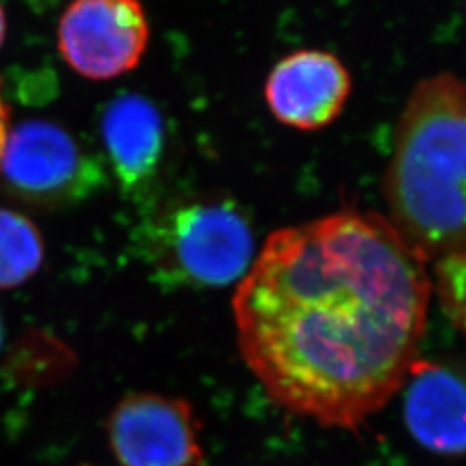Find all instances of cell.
I'll return each mask as SVG.
<instances>
[{"instance_id": "obj_1", "label": "cell", "mask_w": 466, "mask_h": 466, "mask_svg": "<svg viewBox=\"0 0 466 466\" xmlns=\"http://www.w3.org/2000/svg\"><path fill=\"white\" fill-rule=\"evenodd\" d=\"M427 267L377 213L344 209L271 233L233 292L246 367L285 411L360 429L418 360Z\"/></svg>"}, {"instance_id": "obj_2", "label": "cell", "mask_w": 466, "mask_h": 466, "mask_svg": "<svg viewBox=\"0 0 466 466\" xmlns=\"http://www.w3.org/2000/svg\"><path fill=\"white\" fill-rule=\"evenodd\" d=\"M387 221L427 263L466 256V80H420L383 175Z\"/></svg>"}, {"instance_id": "obj_3", "label": "cell", "mask_w": 466, "mask_h": 466, "mask_svg": "<svg viewBox=\"0 0 466 466\" xmlns=\"http://www.w3.org/2000/svg\"><path fill=\"white\" fill-rule=\"evenodd\" d=\"M134 240L152 277L167 287H227L256 258L249 219L219 198L167 200L144 217Z\"/></svg>"}, {"instance_id": "obj_4", "label": "cell", "mask_w": 466, "mask_h": 466, "mask_svg": "<svg viewBox=\"0 0 466 466\" xmlns=\"http://www.w3.org/2000/svg\"><path fill=\"white\" fill-rule=\"evenodd\" d=\"M0 177L11 194L38 206L84 200L104 184V169L63 127L30 119L9 130Z\"/></svg>"}, {"instance_id": "obj_5", "label": "cell", "mask_w": 466, "mask_h": 466, "mask_svg": "<svg viewBox=\"0 0 466 466\" xmlns=\"http://www.w3.org/2000/svg\"><path fill=\"white\" fill-rule=\"evenodd\" d=\"M149 36L140 0H73L57 26V49L75 73L106 82L140 65Z\"/></svg>"}, {"instance_id": "obj_6", "label": "cell", "mask_w": 466, "mask_h": 466, "mask_svg": "<svg viewBox=\"0 0 466 466\" xmlns=\"http://www.w3.org/2000/svg\"><path fill=\"white\" fill-rule=\"evenodd\" d=\"M106 432L119 466H200V421L188 400L156 392L125 396Z\"/></svg>"}, {"instance_id": "obj_7", "label": "cell", "mask_w": 466, "mask_h": 466, "mask_svg": "<svg viewBox=\"0 0 466 466\" xmlns=\"http://www.w3.org/2000/svg\"><path fill=\"white\" fill-rule=\"evenodd\" d=\"M352 92L346 65L327 50H294L271 67L265 100L280 125L318 132L342 115Z\"/></svg>"}, {"instance_id": "obj_8", "label": "cell", "mask_w": 466, "mask_h": 466, "mask_svg": "<svg viewBox=\"0 0 466 466\" xmlns=\"http://www.w3.org/2000/svg\"><path fill=\"white\" fill-rule=\"evenodd\" d=\"M402 389L404 420L418 442L439 454H466L465 380L441 365L417 360Z\"/></svg>"}, {"instance_id": "obj_9", "label": "cell", "mask_w": 466, "mask_h": 466, "mask_svg": "<svg viewBox=\"0 0 466 466\" xmlns=\"http://www.w3.org/2000/svg\"><path fill=\"white\" fill-rule=\"evenodd\" d=\"M107 163L127 192L144 190L159 171L165 154V125L150 100L127 94L107 104L100 119Z\"/></svg>"}, {"instance_id": "obj_10", "label": "cell", "mask_w": 466, "mask_h": 466, "mask_svg": "<svg viewBox=\"0 0 466 466\" xmlns=\"http://www.w3.org/2000/svg\"><path fill=\"white\" fill-rule=\"evenodd\" d=\"M44 258V238L34 223L0 208V289H15L34 279Z\"/></svg>"}, {"instance_id": "obj_11", "label": "cell", "mask_w": 466, "mask_h": 466, "mask_svg": "<svg viewBox=\"0 0 466 466\" xmlns=\"http://www.w3.org/2000/svg\"><path fill=\"white\" fill-rule=\"evenodd\" d=\"M432 290L444 315L466 339V256L435 263Z\"/></svg>"}, {"instance_id": "obj_12", "label": "cell", "mask_w": 466, "mask_h": 466, "mask_svg": "<svg viewBox=\"0 0 466 466\" xmlns=\"http://www.w3.org/2000/svg\"><path fill=\"white\" fill-rule=\"evenodd\" d=\"M11 130V117H9V106L5 104V100L2 97V88H0V157H2V150L7 134Z\"/></svg>"}, {"instance_id": "obj_13", "label": "cell", "mask_w": 466, "mask_h": 466, "mask_svg": "<svg viewBox=\"0 0 466 466\" xmlns=\"http://www.w3.org/2000/svg\"><path fill=\"white\" fill-rule=\"evenodd\" d=\"M4 40H5V13L0 5V49L4 46Z\"/></svg>"}, {"instance_id": "obj_14", "label": "cell", "mask_w": 466, "mask_h": 466, "mask_svg": "<svg viewBox=\"0 0 466 466\" xmlns=\"http://www.w3.org/2000/svg\"><path fill=\"white\" fill-rule=\"evenodd\" d=\"M0 344H2V319H0Z\"/></svg>"}]
</instances>
